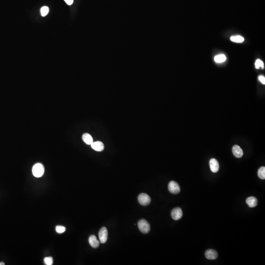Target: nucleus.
Instances as JSON below:
<instances>
[{
	"label": "nucleus",
	"instance_id": "1",
	"mask_svg": "<svg viewBox=\"0 0 265 265\" xmlns=\"http://www.w3.org/2000/svg\"><path fill=\"white\" fill-rule=\"evenodd\" d=\"M32 171L33 176L37 178H40L43 176L44 173V167L42 163H36L33 166Z\"/></svg>",
	"mask_w": 265,
	"mask_h": 265
},
{
	"label": "nucleus",
	"instance_id": "2",
	"mask_svg": "<svg viewBox=\"0 0 265 265\" xmlns=\"http://www.w3.org/2000/svg\"><path fill=\"white\" fill-rule=\"evenodd\" d=\"M138 228L143 234H147L150 231V224L145 219L140 220L138 221Z\"/></svg>",
	"mask_w": 265,
	"mask_h": 265
},
{
	"label": "nucleus",
	"instance_id": "3",
	"mask_svg": "<svg viewBox=\"0 0 265 265\" xmlns=\"http://www.w3.org/2000/svg\"><path fill=\"white\" fill-rule=\"evenodd\" d=\"M138 201L142 206H147L151 202V198L148 194L142 193L138 196Z\"/></svg>",
	"mask_w": 265,
	"mask_h": 265
},
{
	"label": "nucleus",
	"instance_id": "4",
	"mask_svg": "<svg viewBox=\"0 0 265 265\" xmlns=\"http://www.w3.org/2000/svg\"><path fill=\"white\" fill-rule=\"evenodd\" d=\"M168 190L172 194H178L180 191V187L178 183L174 181L170 182L168 184Z\"/></svg>",
	"mask_w": 265,
	"mask_h": 265
},
{
	"label": "nucleus",
	"instance_id": "5",
	"mask_svg": "<svg viewBox=\"0 0 265 265\" xmlns=\"http://www.w3.org/2000/svg\"><path fill=\"white\" fill-rule=\"evenodd\" d=\"M108 230L105 227L101 228L99 232V240L102 244L105 243L108 239Z\"/></svg>",
	"mask_w": 265,
	"mask_h": 265
},
{
	"label": "nucleus",
	"instance_id": "6",
	"mask_svg": "<svg viewBox=\"0 0 265 265\" xmlns=\"http://www.w3.org/2000/svg\"><path fill=\"white\" fill-rule=\"evenodd\" d=\"M183 216V212L181 208L177 207L173 209L171 212V217L175 221L181 219Z\"/></svg>",
	"mask_w": 265,
	"mask_h": 265
},
{
	"label": "nucleus",
	"instance_id": "7",
	"mask_svg": "<svg viewBox=\"0 0 265 265\" xmlns=\"http://www.w3.org/2000/svg\"><path fill=\"white\" fill-rule=\"evenodd\" d=\"M209 165L211 171H212L213 172L216 173L219 171V163L216 159L214 158L211 159L209 162Z\"/></svg>",
	"mask_w": 265,
	"mask_h": 265
},
{
	"label": "nucleus",
	"instance_id": "8",
	"mask_svg": "<svg viewBox=\"0 0 265 265\" xmlns=\"http://www.w3.org/2000/svg\"><path fill=\"white\" fill-rule=\"evenodd\" d=\"M205 257L209 260H215L218 257V253L215 250L208 249L205 252Z\"/></svg>",
	"mask_w": 265,
	"mask_h": 265
},
{
	"label": "nucleus",
	"instance_id": "9",
	"mask_svg": "<svg viewBox=\"0 0 265 265\" xmlns=\"http://www.w3.org/2000/svg\"><path fill=\"white\" fill-rule=\"evenodd\" d=\"M232 151L234 154V156L236 158H241L243 156L244 152L243 151L242 148L238 145H234L232 148Z\"/></svg>",
	"mask_w": 265,
	"mask_h": 265
},
{
	"label": "nucleus",
	"instance_id": "10",
	"mask_svg": "<svg viewBox=\"0 0 265 265\" xmlns=\"http://www.w3.org/2000/svg\"><path fill=\"white\" fill-rule=\"evenodd\" d=\"M91 146L92 149L96 151H102L104 150V144L101 142L97 141V142H93V143L91 144Z\"/></svg>",
	"mask_w": 265,
	"mask_h": 265
},
{
	"label": "nucleus",
	"instance_id": "11",
	"mask_svg": "<svg viewBox=\"0 0 265 265\" xmlns=\"http://www.w3.org/2000/svg\"><path fill=\"white\" fill-rule=\"evenodd\" d=\"M246 203L250 208L255 207L258 204V200L254 196H250L246 200Z\"/></svg>",
	"mask_w": 265,
	"mask_h": 265
},
{
	"label": "nucleus",
	"instance_id": "12",
	"mask_svg": "<svg viewBox=\"0 0 265 265\" xmlns=\"http://www.w3.org/2000/svg\"><path fill=\"white\" fill-rule=\"evenodd\" d=\"M89 242L90 245L93 248L96 249V248L99 247L100 243H99V241L97 240V238L95 236L91 235L89 239Z\"/></svg>",
	"mask_w": 265,
	"mask_h": 265
},
{
	"label": "nucleus",
	"instance_id": "13",
	"mask_svg": "<svg viewBox=\"0 0 265 265\" xmlns=\"http://www.w3.org/2000/svg\"><path fill=\"white\" fill-rule=\"evenodd\" d=\"M82 139L83 141L87 144V145H91L93 142V138L88 133H85L82 135Z\"/></svg>",
	"mask_w": 265,
	"mask_h": 265
},
{
	"label": "nucleus",
	"instance_id": "14",
	"mask_svg": "<svg viewBox=\"0 0 265 265\" xmlns=\"http://www.w3.org/2000/svg\"><path fill=\"white\" fill-rule=\"evenodd\" d=\"M231 40L236 43H242L245 40V39L243 36L236 35L231 37Z\"/></svg>",
	"mask_w": 265,
	"mask_h": 265
},
{
	"label": "nucleus",
	"instance_id": "15",
	"mask_svg": "<svg viewBox=\"0 0 265 265\" xmlns=\"http://www.w3.org/2000/svg\"><path fill=\"white\" fill-rule=\"evenodd\" d=\"M215 61L217 63H222L226 59L225 56L223 54H219L215 57Z\"/></svg>",
	"mask_w": 265,
	"mask_h": 265
},
{
	"label": "nucleus",
	"instance_id": "16",
	"mask_svg": "<svg viewBox=\"0 0 265 265\" xmlns=\"http://www.w3.org/2000/svg\"><path fill=\"white\" fill-rule=\"evenodd\" d=\"M258 175L259 177L261 179H265V168L264 166H262L259 169L258 171Z\"/></svg>",
	"mask_w": 265,
	"mask_h": 265
},
{
	"label": "nucleus",
	"instance_id": "17",
	"mask_svg": "<svg viewBox=\"0 0 265 265\" xmlns=\"http://www.w3.org/2000/svg\"><path fill=\"white\" fill-rule=\"evenodd\" d=\"M49 9L48 8V7H46V6L42 7L40 10L41 15L43 17L47 15L48 13H49Z\"/></svg>",
	"mask_w": 265,
	"mask_h": 265
},
{
	"label": "nucleus",
	"instance_id": "18",
	"mask_svg": "<svg viewBox=\"0 0 265 265\" xmlns=\"http://www.w3.org/2000/svg\"><path fill=\"white\" fill-rule=\"evenodd\" d=\"M44 261L46 265H52L53 264V258L52 257H47L45 258Z\"/></svg>",
	"mask_w": 265,
	"mask_h": 265
},
{
	"label": "nucleus",
	"instance_id": "19",
	"mask_svg": "<svg viewBox=\"0 0 265 265\" xmlns=\"http://www.w3.org/2000/svg\"><path fill=\"white\" fill-rule=\"evenodd\" d=\"M66 230V228L63 226H57L56 227V231L58 233H63Z\"/></svg>",
	"mask_w": 265,
	"mask_h": 265
},
{
	"label": "nucleus",
	"instance_id": "20",
	"mask_svg": "<svg viewBox=\"0 0 265 265\" xmlns=\"http://www.w3.org/2000/svg\"><path fill=\"white\" fill-rule=\"evenodd\" d=\"M255 67L257 69H259L260 67H262V68H264L263 62L262 61H261L260 59H257L255 62Z\"/></svg>",
	"mask_w": 265,
	"mask_h": 265
},
{
	"label": "nucleus",
	"instance_id": "21",
	"mask_svg": "<svg viewBox=\"0 0 265 265\" xmlns=\"http://www.w3.org/2000/svg\"><path fill=\"white\" fill-rule=\"evenodd\" d=\"M259 81L264 84H265V78L263 76H260L258 78Z\"/></svg>",
	"mask_w": 265,
	"mask_h": 265
},
{
	"label": "nucleus",
	"instance_id": "22",
	"mask_svg": "<svg viewBox=\"0 0 265 265\" xmlns=\"http://www.w3.org/2000/svg\"><path fill=\"white\" fill-rule=\"evenodd\" d=\"M64 1L68 5H70L73 3L74 0H64Z\"/></svg>",
	"mask_w": 265,
	"mask_h": 265
},
{
	"label": "nucleus",
	"instance_id": "23",
	"mask_svg": "<svg viewBox=\"0 0 265 265\" xmlns=\"http://www.w3.org/2000/svg\"><path fill=\"white\" fill-rule=\"evenodd\" d=\"M5 265V264L3 262H1V263H0V265Z\"/></svg>",
	"mask_w": 265,
	"mask_h": 265
}]
</instances>
